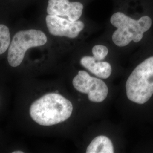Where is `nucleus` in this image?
Returning a JSON list of instances; mask_svg holds the SVG:
<instances>
[{
  "label": "nucleus",
  "mask_w": 153,
  "mask_h": 153,
  "mask_svg": "<svg viewBox=\"0 0 153 153\" xmlns=\"http://www.w3.org/2000/svg\"><path fill=\"white\" fill-rule=\"evenodd\" d=\"M111 24L117 28L112 35V40L116 45L124 47L131 41L139 42L143 33L152 26V19L148 16H142L136 20L121 12L114 14L110 19Z\"/></svg>",
  "instance_id": "obj_2"
},
{
  "label": "nucleus",
  "mask_w": 153,
  "mask_h": 153,
  "mask_svg": "<svg viewBox=\"0 0 153 153\" xmlns=\"http://www.w3.org/2000/svg\"><path fill=\"white\" fill-rule=\"evenodd\" d=\"M128 98L137 104L147 102L153 95V56L132 71L126 83Z\"/></svg>",
  "instance_id": "obj_3"
},
{
  "label": "nucleus",
  "mask_w": 153,
  "mask_h": 153,
  "mask_svg": "<svg viewBox=\"0 0 153 153\" xmlns=\"http://www.w3.org/2000/svg\"><path fill=\"white\" fill-rule=\"evenodd\" d=\"M93 57L99 61L103 60L108 53V49L103 45H95L92 49Z\"/></svg>",
  "instance_id": "obj_11"
},
{
  "label": "nucleus",
  "mask_w": 153,
  "mask_h": 153,
  "mask_svg": "<svg viewBox=\"0 0 153 153\" xmlns=\"http://www.w3.org/2000/svg\"><path fill=\"white\" fill-rule=\"evenodd\" d=\"M73 85L79 92L88 94V99L93 102H102L108 95L107 85L101 79L90 76L84 71H78L73 78Z\"/></svg>",
  "instance_id": "obj_5"
},
{
  "label": "nucleus",
  "mask_w": 153,
  "mask_h": 153,
  "mask_svg": "<svg viewBox=\"0 0 153 153\" xmlns=\"http://www.w3.org/2000/svg\"><path fill=\"white\" fill-rule=\"evenodd\" d=\"M10 44V34L9 28L0 25V55L5 53Z\"/></svg>",
  "instance_id": "obj_10"
},
{
  "label": "nucleus",
  "mask_w": 153,
  "mask_h": 153,
  "mask_svg": "<svg viewBox=\"0 0 153 153\" xmlns=\"http://www.w3.org/2000/svg\"><path fill=\"white\" fill-rule=\"evenodd\" d=\"M13 153H23L22 151H16V152H13Z\"/></svg>",
  "instance_id": "obj_12"
},
{
  "label": "nucleus",
  "mask_w": 153,
  "mask_h": 153,
  "mask_svg": "<svg viewBox=\"0 0 153 153\" xmlns=\"http://www.w3.org/2000/svg\"><path fill=\"white\" fill-rule=\"evenodd\" d=\"M87 153H113L114 148L109 138L100 136L94 138L86 149Z\"/></svg>",
  "instance_id": "obj_9"
},
{
  "label": "nucleus",
  "mask_w": 153,
  "mask_h": 153,
  "mask_svg": "<svg viewBox=\"0 0 153 153\" xmlns=\"http://www.w3.org/2000/svg\"><path fill=\"white\" fill-rule=\"evenodd\" d=\"M81 64L96 76L106 79L111 74L112 68L108 62L97 61L94 57L84 56L81 60Z\"/></svg>",
  "instance_id": "obj_8"
},
{
  "label": "nucleus",
  "mask_w": 153,
  "mask_h": 153,
  "mask_svg": "<svg viewBox=\"0 0 153 153\" xmlns=\"http://www.w3.org/2000/svg\"><path fill=\"white\" fill-rule=\"evenodd\" d=\"M83 9L82 4L71 2L69 0H48L47 11L49 15L64 17L71 21H76L81 16Z\"/></svg>",
  "instance_id": "obj_7"
},
{
  "label": "nucleus",
  "mask_w": 153,
  "mask_h": 153,
  "mask_svg": "<svg viewBox=\"0 0 153 153\" xmlns=\"http://www.w3.org/2000/svg\"><path fill=\"white\" fill-rule=\"evenodd\" d=\"M47 42L46 35L39 30L31 29L16 33L9 47L7 60L9 65L12 67L18 66L28 49L42 46Z\"/></svg>",
  "instance_id": "obj_4"
},
{
  "label": "nucleus",
  "mask_w": 153,
  "mask_h": 153,
  "mask_svg": "<svg viewBox=\"0 0 153 153\" xmlns=\"http://www.w3.org/2000/svg\"><path fill=\"white\" fill-rule=\"evenodd\" d=\"M73 112L71 102L57 93H48L36 100L30 108L31 117L39 125L53 126L68 119Z\"/></svg>",
  "instance_id": "obj_1"
},
{
  "label": "nucleus",
  "mask_w": 153,
  "mask_h": 153,
  "mask_svg": "<svg viewBox=\"0 0 153 153\" xmlns=\"http://www.w3.org/2000/svg\"><path fill=\"white\" fill-rule=\"evenodd\" d=\"M45 21L51 35L69 38H76L85 27L82 21H71L68 19L54 15L48 14L46 16Z\"/></svg>",
  "instance_id": "obj_6"
}]
</instances>
